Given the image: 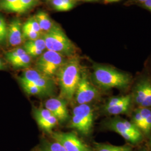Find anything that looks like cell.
Segmentation results:
<instances>
[{
    "mask_svg": "<svg viewBox=\"0 0 151 151\" xmlns=\"http://www.w3.org/2000/svg\"><path fill=\"white\" fill-rule=\"evenodd\" d=\"M105 129L114 132L124 138L129 143L135 145L142 142L144 136L130 120L121 116L108 117L102 123Z\"/></svg>",
    "mask_w": 151,
    "mask_h": 151,
    "instance_id": "277c9868",
    "label": "cell"
},
{
    "mask_svg": "<svg viewBox=\"0 0 151 151\" xmlns=\"http://www.w3.org/2000/svg\"><path fill=\"white\" fill-rule=\"evenodd\" d=\"M150 137H151V138L148 142V149H149L148 151H151V134L150 135Z\"/></svg>",
    "mask_w": 151,
    "mask_h": 151,
    "instance_id": "836d02e7",
    "label": "cell"
},
{
    "mask_svg": "<svg viewBox=\"0 0 151 151\" xmlns=\"http://www.w3.org/2000/svg\"><path fill=\"white\" fill-rule=\"evenodd\" d=\"M19 81L24 91L27 94L34 96H46L45 92L41 88L32 82L24 80L21 77H19Z\"/></svg>",
    "mask_w": 151,
    "mask_h": 151,
    "instance_id": "ac0fdd59",
    "label": "cell"
},
{
    "mask_svg": "<svg viewBox=\"0 0 151 151\" xmlns=\"http://www.w3.org/2000/svg\"><path fill=\"white\" fill-rule=\"evenodd\" d=\"M18 0H0V11L10 12Z\"/></svg>",
    "mask_w": 151,
    "mask_h": 151,
    "instance_id": "4316f807",
    "label": "cell"
},
{
    "mask_svg": "<svg viewBox=\"0 0 151 151\" xmlns=\"http://www.w3.org/2000/svg\"><path fill=\"white\" fill-rule=\"evenodd\" d=\"M130 92L134 108H151V77L147 72L133 78Z\"/></svg>",
    "mask_w": 151,
    "mask_h": 151,
    "instance_id": "5b68a950",
    "label": "cell"
},
{
    "mask_svg": "<svg viewBox=\"0 0 151 151\" xmlns=\"http://www.w3.org/2000/svg\"><path fill=\"white\" fill-rule=\"evenodd\" d=\"M44 106L59 122H65L69 117L67 104L65 100L60 97L49 99L45 102Z\"/></svg>",
    "mask_w": 151,
    "mask_h": 151,
    "instance_id": "7c38bea8",
    "label": "cell"
},
{
    "mask_svg": "<svg viewBox=\"0 0 151 151\" xmlns=\"http://www.w3.org/2000/svg\"><path fill=\"white\" fill-rule=\"evenodd\" d=\"M84 70L78 57L74 55L67 59L56 75L60 98L68 101L73 99Z\"/></svg>",
    "mask_w": 151,
    "mask_h": 151,
    "instance_id": "7a4b0ae2",
    "label": "cell"
},
{
    "mask_svg": "<svg viewBox=\"0 0 151 151\" xmlns=\"http://www.w3.org/2000/svg\"><path fill=\"white\" fill-rule=\"evenodd\" d=\"M34 116L39 127L48 133L51 132L59 122L58 119L45 108L35 109Z\"/></svg>",
    "mask_w": 151,
    "mask_h": 151,
    "instance_id": "4fadbf2b",
    "label": "cell"
},
{
    "mask_svg": "<svg viewBox=\"0 0 151 151\" xmlns=\"http://www.w3.org/2000/svg\"><path fill=\"white\" fill-rule=\"evenodd\" d=\"M70 1H72V2H75V1H78V0H70Z\"/></svg>",
    "mask_w": 151,
    "mask_h": 151,
    "instance_id": "8d00e7d4",
    "label": "cell"
},
{
    "mask_svg": "<svg viewBox=\"0 0 151 151\" xmlns=\"http://www.w3.org/2000/svg\"><path fill=\"white\" fill-rule=\"evenodd\" d=\"M100 97V90L92 82L85 69L76 90L75 97L78 105L91 104Z\"/></svg>",
    "mask_w": 151,
    "mask_h": 151,
    "instance_id": "9c48e42d",
    "label": "cell"
},
{
    "mask_svg": "<svg viewBox=\"0 0 151 151\" xmlns=\"http://www.w3.org/2000/svg\"><path fill=\"white\" fill-rule=\"evenodd\" d=\"M47 50H52L65 57L75 55L76 47L60 26L54 24L52 28L42 35Z\"/></svg>",
    "mask_w": 151,
    "mask_h": 151,
    "instance_id": "3957f363",
    "label": "cell"
},
{
    "mask_svg": "<svg viewBox=\"0 0 151 151\" xmlns=\"http://www.w3.org/2000/svg\"><path fill=\"white\" fill-rule=\"evenodd\" d=\"M66 57L47 50L40 55L35 63V69L44 75L53 78L66 61Z\"/></svg>",
    "mask_w": 151,
    "mask_h": 151,
    "instance_id": "ba28073f",
    "label": "cell"
},
{
    "mask_svg": "<svg viewBox=\"0 0 151 151\" xmlns=\"http://www.w3.org/2000/svg\"><path fill=\"white\" fill-rule=\"evenodd\" d=\"M147 151L146 149H145V148H142V149H140V150H139V151Z\"/></svg>",
    "mask_w": 151,
    "mask_h": 151,
    "instance_id": "d590c367",
    "label": "cell"
},
{
    "mask_svg": "<svg viewBox=\"0 0 151 151\" xmlns=\"http://www.w3.org/2000/svg\"><path fill=\"white\" fill-rule=\"evenodd\" d=\"M8 25L6 22L4 16L0 15V35L7 40Z\"/></svg>",
    "mask_w": 151,
    "mask_h": 151,
    "instance_id": "83f0119b",
    "label": "cell"
},
{
    "mask_svg": "<svg viewBox=\"0 0 151 151\" xmlns=\"http://www.w3.org/2000/svg\"><path fill=\"white\" fill-rule=\"evenodd\" d=\"M43 34L48 32L54 25L48 14L43 11H38L35 15Z\"/></svg>",
    "mask_w": 151,
    "mask_h": 151,
    "instance_id": "2e32d148",
    "label": "cell"
},
{
    "mask_svg": "<svg viewBox=\"0 0 151 151\" xmlns=\"http://www.w3.org/2000/svg\"><path fill=\"white\" fill-rule=\"evenodd\" d=\"M141 5L144 8L151 12V0H146Z\"/></svg>",
    "mask_w": 151,
    "mask_h": 151,
    "instance_id": "f546056e",
    "label": "cell"
},
{
    "mask_svg": "<svg viewBox=\"0 0 151 151\" xmlns=\"http://www.w3.org/2000/svg\"><path fill=\"white\" fill-rule=\"evenodd\" d=\"M94 119V109L91 104L78 105L73 110L70 127L87 136L91 132Z\"/></svg>",
    "mask_w": 151,
    "mask_h": 151,
    "instance_id": "8992f818",
    "label": "cell"
},
{
    "mask_svg": "<svg viewBox=\"0 0 151 151\" xmlns=\"http://www.w3.org/2000/svg\"><path fill=\"white\" fill-rule=\"evenodd\" d=\"M20 77L39 87L45 92L46 96L50 95L54 92L55 83L53 78L44 75L36 69H27Z\"/></svg>",
    "mask_w": 151,
    "mask_h": 151,
    "instance_id": "30bf717a",
    "label": "cell"
},
{
    "mask_svg": "<svg viewBox=\"0 0 151 151\" xmlns=\"http://www.w3.org/2000/svg\"><path fill=\"white\" fill-rule=\"evenodd\" d=\"M106 2L108 3H111V2H118L120 0H104Z\"/></svg>",
    "mask_w": 151,
    "mask_h": 151,
    "instance_id": "d6a6232c",
    "label": "cell"
},
{
    "mask_svg": "<svg viewBox=\"0 0 151 151\" xmlns=\"http://www.w3.org/2000/svg\"><path fill=\"white\" fill-rule=\"evenodd\" d=\"M38 0H18L10 12L25 14L38 4Z\"/></svg>",
    "mask_w": 151,
    "mask_h": 151,
    "instance_id": "e0dca14e",
    "label": "cell"
},
{
    "mask_svg": "<svg viewBox=\"0 0 151 151\" xmlns=\"http://www.w3.org/2000/svg\"><path fill=\"white\" fill-rule=\"evenodd\" d=\"M135 2L139 4H142L143 2H145L146 0H134Z\"/></svg>",
    "mask_w": 151,
    "mask_h": 151,
    "instance_id": "1f68e13d",
    "label": "cell"
},
{
    "mask_svg": "<svg viewBox=\"0 0 151 151\" xmlns=\"http://www.w3.org/2000/svg\"><path fill=\"white\" fill-rule=\"evenodd\" d=\"M50 1L52 5L56 11H70L75 5V3L70 0H50Z\"/></svg>",
    "mask_w": 151,
    "mask_h": 151,
    "instance_id": "7402d4cb",
    "label": "cell"
},
{
    "mask_svg": "<svg viewBox=\"0 0 151 151\" xmlns=\"http://www.w3.org/2000/svg\"><path fill=\"white\" fill-rule=\"evenodd\" d=\"M90 78L99 90L108 91L115 88L123 92L130 88L133 80L132 76L127 72L97 63L92 65Z\"/></svg>",
    "mask_w": 151,
    "mask_h": 151,
    "instance_id": "6da1fadb",
    "label": "cell"
},
{
    "mask_svg": "<svg viewBox=\"0 0 151 151\" xmlns=\"http://www.w3.org/2000/svg\"><path fill=\"white\" fill-rule=\"evenodd\" d=\"M25 53H27V52L23 48H17L6 52L5 55L6 59L9 62Z\"/></svg>",
    "mask_w": 151,
    "mask_h": 151,
    "instance_id": "d4e9b609",
    "label": "cell"
},
{
    "mask_svg": "<svg viewBox=\"0 0 151 151\" xmlns=\"http://www.w3.org/2000/svg\"><path fill=\"white\" fill-rule=\"evenodd\" d=\"M32 57L27 53L12 60L9 62L16 69L27 68L32 63Z\"/></svg>",
    "mask_w": 151,
    "mask_h": 151,
    "instance_id": "d6986e66",
    "label": "cell"
},
{
    "mask_svg": "<svg viewBox=\"0 0 151 151\" xmlns=\"http://www.w3.org/2000/svg\"><path fill=\"white\" fill-rule=\"evenodd\" d=\"M146 72L151 77V55L146 63Z\"/></svg>",
    "mask_w": 151,
    "mask_h": 151,
    "instance_id": "f1b7e54d",
    "label": "cell"
},
{
    "mask_svg": "<svg viewBox=\"0 0 151 151\" xmlns=\"http://www.w3.org/2000/svg\"><path fill=\"white\" fill-rule=\"evenodd\" d=\"M98 0H91V2H93V1H97Z\"/></svg>",
    "mask_w": 151,
    "mask_h": 151,
    "instance_id": "74e56055",
    "label": "cell"
},
{
    "mask_svg": "<svg viewBox=\"0 0 151 151\" xmlns=\"http://www.w3.org/2000/svg\"><path fill=\"white\" fill-rule=\"evenodd\" d=\"M22 28L30 29V30H32L33 31H35L36 32L42 34L40 26L38 24L37 19H35V16H33L32 17L29 19L27 20L26 22L22 25Z\"/></svg>",
    "mask_w": 151,
    "mask_h": 151,
    "instance_id": "cb8c5ba5",
    "label": "cell"
},
{
    "mask_svg": "<svg viewBox=\"0 0 151 151\" xmlns=\"http://www.w3.org/2000/svg\"><path fill=\"white\" fill-rule=\"evenodd\" d=\"M78 1H83V2H91V0H78Z\"/></svg>",
    "mask_w": 151,
    "mask_h": 151,
    "instance_id": "e575fe53",
    "label": "cell"
},
{
    "mask_svg": "<svg viewBox=\"0 0 151 151\" xmlns=\"http://www.w3.org/2000/svg\"><path fill=\"white\" fill-rule=\"evenodd\" d=\"M143 115V126L142 133L144 137L151 134V108H142Z\"/></svg>",
    "mask_w": 151,
    "mask_h": 151,
    "instance_id": "ffe728a7",
    "label": "cell"
},
{
    "mask_svg": "<svg viewBox=\"0 0 151 151\" xmlns=\"http://www.w3.org/2000/svg\"><path fill=\"white\" fill-rule=\"evenodd\" d=\"M95 151H132V148L130 146H114L106 143L95 144Z\"/></svg>",
    "mask_w": 151,
    "mask_h": 151,
    "instance_id": "44dd1931",
    "label": "cell"
},
{
    "mask_svg": "<svg viewBox=\"0 0 151 151\" xmlns=\"http://www.w3.org/2000/svg\"><path fill=\"white\" fill-rule=\"evenodd\" d=\"M22 24L21 21L18 19L12 20L8 24L7 42V44L12 47L19 45L24 40L22 31Z\"/></svg>",
    "mask_w": 151,
    "mask_h": 151,
    "instance_id": "5bb4252c",
    "label": "cell"
},
{
    "mask_svg": "<svg viewBox=\"0 0 151 151\" xmlns=\"http://www.w3.org/2000/svg\"><path fill=\"white\" fill-rule=\"evenodd\" d=\"M133 105L130 93L109 97L101 107L103 114L110 116L129 115Z\"/></svg>",
    "mask_w": 151,
    "mask_h": 151,
    "instance_id": "52a82bcc",
    "label": "cell"
},
{
    "mask_svg": "<svg viewBox=\"0 0 151 151\" xmlns=\"http://www.w3.org/2000/svg\"><path fill=\"white\" fill-rule=\"evenodd\" d=\"M42 151H67L64 147L59 142H47L43 143L41 147Z\"/></svg>",
    "mask_w": 151,
    "mask_h": 151,
    "instance_id": "603a6c76",
    "label": "cell"
},
{
    "mask_svg": "<svg viewBox=\"0 0 151 151\" xmlns=\"http://www.w3.org/2000/svg\"><path fill=\"white\" fill-rule=\"evenodd\" d=\"M23 48L32 57H37L43 54L47 48L43 39L41 37L34 40H27Z\"/></svg>",
    "mask_w": 151,
    "mask_h": 151,
    "instance_id": "9a60e30c",
    "label": "cell"
},
{
    "mask_svg": "<svg viewBox=\"0 0 151 151\" xmlns=\"http://www.w3.org/2000/svg\"><path fill=\"white\" fill-rule=\"evenodd\" d=\"M6 68V65L4 60L0 58V70H4Z\"/></svg>",
    "mask_w": 151,
    "mask_h": 151,
    "instance_id": "4dcf8cb0",
    "label": "cell"
},
{
    "mask_svg": "<svg viewBox=\"0 0 151 151\" xmlns=\"http://www.w3.org/2000/svg\"><path fill=\"white\" fill-rule=\"evenodd\" d=\"M52 137L67 151H92L91 149L73 133L54 132Z\"/></svg>",
    "mask_w": 151,
    "mask_h": 151,
    "instance_id": "8fae6325",
    "label": "cell"
},
{
    "mask_svg": "<svg viewBox=\"0 0 151 151\" xmlns=\"http://www.w3.org/2000/svg\"><path fill=\"white\" fill-rule=\"evenodd\" d=\"M22 35L24 39H27V40H34L40 38L42 37V34L36 32L30 29L22 28Z\"/></svg>",
    "mask_w": 151,
    "mask_h": 151,
    "instance_id": "484cf974",
    "label": "cell"
}]
</instances>
